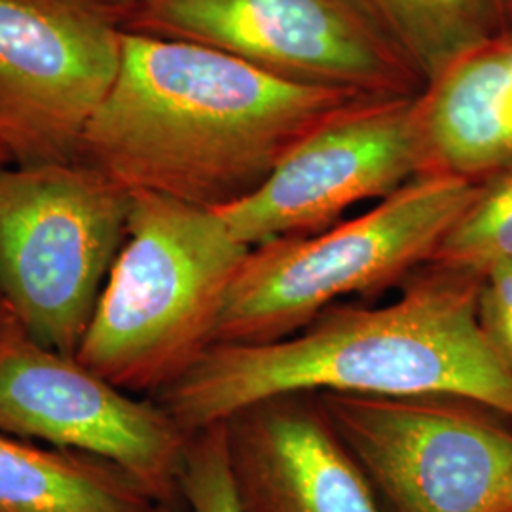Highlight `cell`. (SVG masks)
<instances>
[{"label":"cell","instance_id":"obj_16","mask_svg":"<svg viewBox=\"0 0 512 512\" xmlns=\"http://www.w3.org/2000/svg\"><path fill=\"white\" fill-rule=\"evenodd\" d=\"M179 494L186 512H241L224 423L211 425L188 440Z\"/></svg>","mask_w":512,"mask_h":512},{"label":"cell","instance_id":"obj_15","mask_svg":"<svg viewBox=\"0 0 512 512\" xmlns=\"http://www.w3.org/2000/svg\"><path fill=\"white\" fill-rule=\"evenodd\" d=\"M512 262V165L480 188L475 202L440 241L429 268L484 279Z\"/></svg>","mask_w":512,"mask_h":512},{"label":"cell","instance_id":"obj_19","mask_svg":"<svg viewBox=\"0 0 512 512\" xmlns=\"http://www.w3.org/2000/svg\"><path fill=\"white\" fill-rule=\"evenodd\" d=\"M495 4H497V10H499L501 18H503L505 14H511L512 0H495Z\"/></svg>","mask_w":512,"mask_h":512},{"label":"cell","instance_id":"obj_6","mask_svg":"<svg viewBox=\"0 0 512 512\" xmlns=\"http://www.w3.org/2000/svg\"><path fill=\"white\" fill-rule=\"evenodd\" d=\"M124 27L366 97L418 95L423 82L365 0H139Z\"/></svg>","mask_w":512,"mask_h":512},{"label":"cell","instance_id":"obj_2","mask_svg":"<svg viewBox=\"0 0 512 512\" xmlns=\"http://www.w3.org/2000/svg\"><path fill=\"white\" fill-rule=\"evenodd\" d=\"M482 279L423 266L387 306H332L266 344H215L152 397L188 437L281 395L450 397L512 420V370L478 315Z\"/></svg>","mask_w":512,"mask_h":512},{"label":"cell","instance_id":"obj_13","mask_svg":"<svg viewBox=\"0 0 512 512\" xmlns=\"http://www.w3.org/2000/svg\"><path fill=\"white\" fill-rule=\"evenodd\" d=\"M156 503L110 461L0 431V512H152Z\"/></svg>","mask_w":512,"mask_h":512},{"label":"cell","instance_id":"obj_20","mask_svg":"<svg viewBox=\"0 0 512 512\" xmlns=\"http://www.w3.org/2000/svg\"><path fill=\"white\" fill-rule=\"evenodd\" d=\"M112 4H116V6H120L124 12H128L129 8H133L139 0H109Z\"/></svg>","mask_w":512,"mask_h":512},{"label":"cell","instance_id":"obj_21","mask_svg":"<svg viewBox=\"0 0 512 512\" xmlns=\"http://www.w3.org/2000/svg\"><path fill=\"white\" fill-rule=\"evenodd\" d=\"M12 164V160H10V156H8V152L4 150V148L0 147V167H4V165Z\"/></svg>","mask_w":512,"mask_h":512},{"label":"cell","instance_id":"obj_18","mask_svg":"<svg viewBox=\"0 0 512 512\" xmlns=\"http://www.w3.org/2000/svg\"><path fill=\"white\" fill-rule=\"evenodd\" d=\"M183 503H156V507L152 512H186V509H181Z\"/></svg>","mask_w":512,"mask_h":512},{"label":"cell","instance_id":"obj_9","mask_svg":"<svg viewBox=\"0 0 512 512\" xmlns=\"http://www.w3.org/2000/svg\"><path fill=\"white\" fill-rule=\"evenodd\" d=\"M0 431L105 459L158 503H181L190 437L152 397L110 384L42 346L8 313L0 325Z\"/></svg>","mask_w":512,"mask_h":512},{"label":"cell","instance_id":"obj_17","mask_svg":"<svg viewBox=\"0 0 512 512\" xmlns=\"http://www.w3.org/2000/svg\"><path fill=\"white\" fill-rule=\"evenodd\" d=\"M478 315L482 329L512 370V262L497 266L482 279Z\"/></svg>","mask_w":512,"mask_h":512},{"label":"cell","instance_id":"obj_1","mask_svg":"<svg viewBox=\"0 0 512 512\" xmlns=\"http://www.w3.org/2000/svg\"><path fill=\"white\" fill-rule=\"evenodd\" d=\"M376 97L300 84L184 40L126 31L74 164L207 209L249 196L311 131Z\"/></svg>","mask_w":512,"mask_h":512},{"label":"cell","instance_id":"obj_8","mask_svg":"<svg viewBox=\"0 0 512 512\" xmlns=\"http://www.w3.org/2000/svg\"><path fill=\"white\" fill-rule=\"evenodd\" d=\"M124 37L109 0H0V147L12 164H74Z\"/></svg>","mask_w":512,"mask_h":512},{"label":"cell","instance_id":"obj_10","mask_svg":"<svg viewBox=\"0 0 512 512\" xmlns=\"http://www.w3.org/2000/svg\"><path fill=\"white\" fill-rule=\"evenodd\" d=\"M425 173L423 93L376 97L311 131L249 196L213 211L255 249L325 230L351 205L385 200Z\"/></svg>","mask_w":512,"mask_h":512},{"label":"cell","instance_id":"obj_4","mask_svg":"<svg viewBox=\"0 0 512 512\" xmlns=\"http://www.w3.org/2000/svg\"><path fill=\"white\" fill-rule=\"evenodd\" d=\"M480 188L431 171L357 219L251 249L226 294L215 344L283 340L346 296L404 283L429 264Z\"/></svg>","mask_w":512,"mask_h":512},{"label":"cell","instance_id":"obj_22","mask_svg":"<svg viewBox=\"0 0 512 512\" xmlns=\"http://www.w3.org/2000/svg\"><path fill=\"white\" fill-rule=\"evenodd\" d=\"M8 313H10V310L6 308V304H4V302H2V298H0V325L4 323V319L8 317Z\"/></svg>","mask_w":512,"mask_h":512},{"label":"cell","instance_id":"obj_11","mask_svg":"<svg viewBox=\"0 0 512 512\" xmlns=\"http://www.w3.org/2000/svg\"><path fill=\"white\" fill-rule=\"evenodd\" d=\"M241 512H387L313 395H281L224 421Z\"/></svg>","mask_w":512,"mask_h":512},{"label":"cell","instance_id":"obj_7","mask_svg":"<svg viewBox=\"0 0 512 512\" xmlns=\"http://www.w3.org/2000/svg\"><path fill=\"white\" fill-rule=\"evenodd\" d=\"M389 512H512V433L450 397L315 393Z\"/></svg>","mask_w":512,"mask_h":512},{"label":"cell","instance_id":"obj_12","mask_svg":"<svg viewBox=\"0 0 512 512\" xmlns=\"http://www.w3.org/2000/svg\"><path fill=\"white\" fill-rule=\"evenodd\" d=\"M431 171L475 181L512 165V37L461 57L423 93Z\"/></svg>","mask_w":512,"mask_h":512},{"label":"cell","instance_id":"obj_14","mask_svg":"<svg viewBox=\"0 0 512 512\" xmlns=\"http://www.w3.org/2000/svg\"><path fill=\"white\" fill-rule=\"evenodd\" d=\"M429 86L497 38L495 0H365Z\"/></svg>","mask_w":512,"mask_h":512},{"label":"cell","instance_id":"obj_5","mask_svg":"<svg viewBox=\"0 0 512 512\" xmlns=\"http://www.w3.org/2000/svg\"><path fill=\"white\" fill-rule=\"evenodd\" d=\"M129 209L131 192L86 165L0 167V298L42 346L76 355Z\"/></svg>","mask_w":512,"mask_h":512},{"label":"cell","instance_id":"obj_3","mask_svg":"<svg viewBox=\"0 0 512 512\" xmlns=\"http://www.w3.org/2000/svg\"><path fill=\"white\" fill-rule=\"evenodd\" d=\"M249 253L213 209L131 192L128 234L74 357L126 393L156 397L215 346Z\"/></svg>","mask_w":512,"mask_h":512}]
</instances>
